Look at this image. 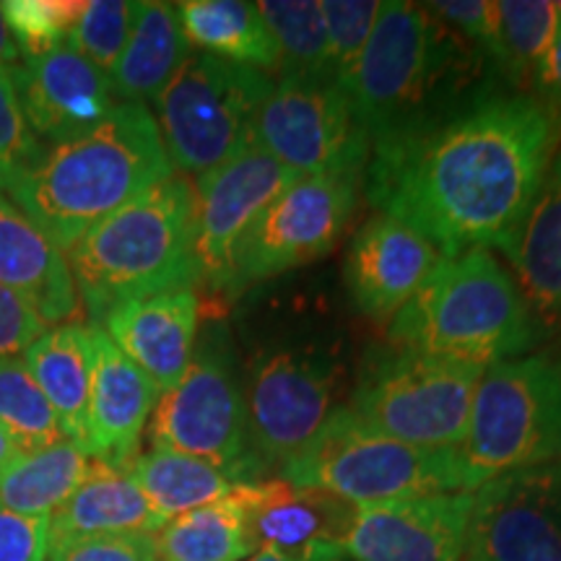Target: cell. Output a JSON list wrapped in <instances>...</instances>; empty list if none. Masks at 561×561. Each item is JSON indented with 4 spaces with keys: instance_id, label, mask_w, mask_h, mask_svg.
<instances>
[{
    "instance_id": "cell-1",
    "label": "cell",
    "mask_w": 561,
    "mask_h": 561,
    "mask_svg": "<svg viewBox=\"0 0 561 561\" xmlns=\"http://www.w3.org/2000/svg\"><path fill=\"white\" fill-rule=\"evenodd\" d=\"M561 144V115L533 94H491L455 121L369 153L367 198L445 257L502 250Z\"/></svg>"
},
{
    "instance_id": "cell-2",
    "label": "cell",
    "mask_w": 561,
    "mask_h": 561,
    "mask_svg": "<svg viewBox=\"0 0 561 561\" xmlns=\"http://www.w3.org/2000/svg\"><path fill=\"white\" fill-rule=\"evenodd\" d=\"M486 55L430 5L382 3L348 94L371 151L455 121L496 94ZM369 151V153H371Z\"/></svg>"
},
{
    "instance_id": "cell-3",
    "label": "cell",
    "mask_w": 561,
    "mask_h": 561,
    "mask_svg": "<svg viewBox=\"0 0 561 561\" xmlns=\"http://www.w3.org/2000/svg\"><path fill=\"white\" fill-rule=\"evenodd\" d=\"M172 174L151 110L117 102L100 125L47 146L34 170L3 193L66 252L91 227Z\"/></svg>"
},
{
    "instance_id": "cell-4",
    "label": "cell",
    "mask_w": 561,
    "mask_h": 561,
    "mask_svg": "<svg viewBox=\"0 0 561 561\" xmlns=\"http://www.w3.org/2000/svg\"><path fill=\"white\" fill-rule=\"evenodd\" d=\"M66 261L94 328L133 299L195 286L193 185L178 172L157 182L91 227Z\"/></svg>"
},
{
    "instance_id": "cell-5",
    "label": "cell",
    "mask_w": 561,
    "mask_h": 561,
    "mask_svg": "<svg viewBox=\"0 0 561 561\" xmlns=\"http://www.w3.org/2000/svg\"><path fill=\"white\" fill-rule=\"evenodd\" d=\"M541 339L512 273L483 248L445 257L390 320L392 346L481 367L517 359Z\"/></svg>"
},
{
    "instance_id": "cell-6",
    "label": "cell",
    "mask_w": 561,
    "mask_h": 561,
    "mask_svg": "<svg viewBox=\"0 0 561 561\" xmlns=\"http://www.w3.org/2000/svg\"><path fill=\"white\" fill-rule=\"evenodd\" d=\"M455 458L471 494L504 473L561 462V356L489 364Z\"/></svg>"
},
{
    "instance_id": "cell-7",
    "label": "cell",
    "mask_w": 561,
    "mask_h": 561,
    "mask_svg": "<svg viewBox=\"0 0 561 561\" xmlns=\"http://www.w3.org/2000/svg\"><path fill=\"white\" fill-rule=\"evenodd\" d=\"M278 479L320 489L354 507L462 491L455 450H421L371 430L339 405Z\"/></svg>"
},
{
    "instance_id": "cell-8",
    "label": "cell",
    "mask_w": 561,
    "mask_h": 561,
    "mask_svg": "<svg viewBox=\"0 0 561 561\" xmlns=\"http://www.w3.org/2000/svg\"><path fill=\"white\" fill-rule=\"evenodd\" d=\"M276 87L265 70L191 53L153 102L174 172L201 178L252 146L255 117Z\"/></svg>"
},
{
    "instance_id": "cell-9",
    "label": "cell",
    "mask_w": 561,
    "mask_h": 561,
    "mask_svg": "<svg viewBox=\"0 0 561 561\" xmlns=\"http://www.w3.org/2000/svg\"><path fill=\"white\" fill-rule=\"evenodd\" d=\"M481 364L439 359L411 348L371 351L348 409L371 430L421 450H458L466 437Z\"/></svg>"
},
{
    "instance_id": "cell-10",
    "label": "cell",
    "mask_w": 561,
    "mask_h": 561,
    "mask_svg": "<svg viewBox=\"0 0 561 561\" xmlns=\"http://www.w3.org/2000/svg\"><path fill=\"white\" fill-rule=\"evenodd\" d=\"M149 439L153 450L206 460L240 483L265 481L252 460L248 403L219 328L195 343L191 367L174 388L159 396Z\"/></svg>"
},
{
    "instance_id": "cell-11",
    "label": "cell",
    "mask_w": 561,
    "mask_h": 561,
    "mask_svg": "<svg viewBox=\"0 0 561 561\" xmlns=\"http://www.w3.org/2000/svg\"><path fill=\"white\" fill-rule=\"evenodd\" d=\"M343 364L318 343H278L250 364L248 430L257 471H280L339 409Z\"/></svg>"
},
{
    "instance_id": "cell-12",
    "label": "cell",
    "mask_w": 561,
    "mask_h": 561,
    "mask_svg": "<svg viewBox=\"0 0 561 561\" xmlns=\"http://www.w3.org/2000/svg\"><path fill=\"white\" fill-rule=\"evenodd\" d=\"M252 146L297 178H364L369 138L354 100L331 79H276L252 130Z\"/></svg>"
},
{
    "instance_id": "cell-13",
    "label": "cell",
    "mask_w": 561,
    "mask_h": 561,
    "mask_svg": "<svg viewBox=\"0 0 561 561\" xmlns=\"http://www.w3.org/2000/svg\"><path fill=\"white\" fill-rule=\"evenodd\" d=\"M359 178H299L257 216L231 263L229 294L328 255L354 219Z\"/></svg>"
},
{
    "instance_id": "cell-14",
    "label": "cell",
    "mask_w": 561,
    "mask_h": 561,
    "mask_svg": "<svg viewBox=\"0 0 561 561\" xmlns=\"http://www.w3.org/2000/svg\"><path fill=\"white\" fill-rule=\"evenodd\" d=\"M297 174L257 149H248L221 167L195 178L193 185V268L195 280L229 291L237 248L257 216Z\"/></svg>"
},
{
    "instance_id": "cell-15",
    "label": "cell",
    "mask_w": 561,
    "mask_h": 561,
    "mask_svg": "<svg viewBox=\"0 0 561 561\" xmlns=\"http://www.w3.org/2000/svg\"><path fill=\"white\" fill-rule=\"evenodd\" d=\"M462 561H561V462L476 489Z\"/></svg>"
},
{
    "instance_id": "cell-16",
    "label": "cell",
    "mask_w": 561,
    "mask_h": 561,
    "mask_svg": "<svg viewBox=\"0 0 561 561\" xmlns=\"http://www.w3.org/2000/svg\"><path fill=\"white\" fill-rule=\"evenodd\" d=\"M252 553L291 561H348L343 553L359 507L320 489L265 479L237 486Z\"/></svg>"
},
{
    "instance_id": "cell-17",
    "label": "cell",
    "mask_w": 561,
    "mask_h": 561,
    "mask_svg": "<svg viewBox=\"0 0 561 561\" xmlns=\"http://www.w3.org/2000/svg\"><path fill=\"white\" fill-rule=\"evenodd\" d=\"M471 510V491L359 507L343 553L348 561H462Z\"/></svg>"
},
{
    "instance_id": "cell-18",
    "label": "cell",
    "mask_w": 561,
    "mask_h": 561,
    "mask_svg": "<svg viewBox=\"0 0 561 561\" xmlns=\"http://www.w3.org/2000/svg\"><path fill=\"white\" fill-rule=\"evenodd\" d=\"M442 261L445 255L430 237L377 214L351 240L343 278L356 310L371 320H392Z\"/></svg>"
},
{
    "instance_id": "cell-19",
    "label": "cell",
    "mask_w": 561,
    "mask_h": 561,
    "mask_svg": "<svg viewBox=\"0 0 561 561\" xmlns=\"http://www.w3.org/2000/svg\"><path fill=\"white\" fill-rule=\"evenodd\" d=\"M13 73L26 123L45 146H58L91 130L117 104L110 76L68 42L39 58L21 60Z\"/></svg>"
},
{
    "instance_id": "cell-20",
    "label": "cell",
    "mask_w": 561,
    "mask_h": 561,
    "mask_svg": "<svg viewBox=\"0 0 561 561\" xmlns=\"http://www.w3.org/2000/svg\"><path fill=\"white\" fill-rule=\"evenodd\" d=\"M91 351L94 364L81 450L94 462L130 468L161 392L102 328L91 325Z\"/></svg>"
},
{
    "instance_id": "cell-21",
    "label": "cell",
    "mask_w": 561,
    "mask_h": 561,
    "mask_svg": "<svg viewBox=\"0 0 561 561\" xmlns=\"http://www.w3.org/2000/svg\"><path fill=\"white\" fill-rule=\"evenodd\" d=\"M198 325V294L193 286H180L121 305L104 318L102 331L159 392H167L191 367Z\"/></svg>"
},
{
    "instance_id": "cell-22",
    "label": "cell",
    "mask_w": 561,
    "mask_h": 561,
    "mask_svg": "<svg viewBox=\"0 0 561 561\" xmlns=\"http://www.w3.org/2000/svg\"><path fill=\"white\" fill-rule=\"evenodd\" d=\"M538 331H561V144L520 227L500 250Z\"/></svg>"
},
{
    "instance_id": "cell-23",
    "label": "cell",
    "mask_w": 561,
    "mask_h": 561,
    "mask_svg": "<svg viewBox=\"0 0 561 561\" xmlns=\"http://www.w3.org/2000/svg\"><path fill=\"white\" fill-rule=\"evenodd\" d=\"M0 286L19 291L50 322H70L81 301L70 278L66 252L0 191Z\"/></svg>"
},
{
    "instance_id": "cell-24",
    "label": "cell",
    "mask_w": 561,
    "mask_h": 561,
    "mask_svg": "<svg viewBox=\"0 0 561 561\" xmlns=\"http://www.w3.org/2000/svg\"><path fill=\"white\" fill-rule=\"evenodd\" d=\"M161 525L130 468L91 460L87 479L50 517V546L112 533H157Z\"/></svg>"
},
{
    "instance_id": "cell-25",
    "label": "cell",
    "mask_w": 561,
    "mask_h": 561,
    "mask_svg": "<svg viewBox=\"0 0 561 561\" xmlns=\"http://www.w3.org/2000/svg\"><path fill=\"white\" fill-rule=\"evenodd\" d=\"M191 53L174 3H138L130 37L110 73L115 102L153 104Z\"/></svg>"
},
{
    "instance_id": "cell-26",
    "label": "cell",
    "mask_w": 561,
    "mask_h": 561,
    "mask_svg": "<svg viewBox=\"0 0 561 561\" xmlns=\"http://www.w3.org/2000/svg\"><path fill=\"white\" fill-rule=\"evenodd\" d=\"M24 364L42 396L53 405L70 442L83 445L91 392V325L62 322L47 328L24 351Z\"/></svg>"
},
{
    "instance_id": "cell-27",
    "label": "cell",
    "mask_w": 561,
    "mask_h": 561,
    "mask_svg": "<svg viewBox=\"0 0 561 561\" xmlns=\"http://www.w3.org/2000/svg\"><path fill=\"white\" fill-rule=\"evenodd\" d=\"M187 45L237 66L278 73V47L257 11L244 0H185L174 3Z\"/></svg>"
},
{
    "instance_id": "cell-28",
    "label": "cell",
    "mask_w": 561,
    "mask_h": 561,
    "mask_svg": "<svg viewBox=\"0 0 561 561\" xmlns=\"http://www.w3.org/2000/svg\"><path fill=\"white\" fill-rule=\"evenodd\" d=\"M91 458L62 439L37 453H21L0 471V510L26 517H53L87 479Z\"/></svg>"
},
{
    "instance_id": "cell-29",
    "label": "cell",
    "mask_w": 561,
    "mask_h": 561,
    "mask_svg": "<svg viewBox=\"0 0 561 561\" xmlns=\"http://www.w3.org/2000/svg\"><path fill=\"white\" fill-rule=\"evenodd\" d=\"M130 473L164 523L185 512L227 500L231 491L240 486V481L221 471L219 466L170 450L140 453L133 460Z\"/></svg>"
},
{
    "instance_id": "cell-30",
    "label": "cell",
    "mask_w": 561,
    "mask_h": 561,
    "mask_svg": "<svg viewBox=\"0 0 561 561\" xmlns=\"http://www.w3.org/2000/svg\"><path fill=\"white\" fill-rule=\"evenodd\" d=\"M557 32L559 16L551 0H494V32L486 58L510 87L530 94Z\"/></svg>"
},
{
    "instance_id": "cell-31",
    "label": "cell",
    "mask_w": 561,
    "mask_h": 561,
    "mask_svg": "<svg viewBox=\"0 0 561 561\" xmlns=\"http://www.w3.org/2000/svg\"><path fill=\"white\" fill-rule=\"evenodd\" d=\"M153 538L159 561H244L252 557L237 489L227 500L172 517Z\"/></svg>"
},
{
    "instance_id": "cell-32",
    "label": "cell",
    "mask_w": 561,
    "mask_h": 561,
    "mask_svg": "<svg viewBox=\"0 0 561 561\" xmlns=\"http://www.w3.org/2000/svg\"><path fill=\"white\" fill-rule=\"evenodd\" d=\"M257 11L278 47V79H331L320 0H265Z\"/></svg>"
},
{
    "instance_id": "cell-33",
    "label": "cell",
    "mask_w": 561,
    "mask_h": 561,
    "mask_svg": "<svg viewBox=\"0 0 561 561\" xmlns=\"http://www.w3.org/2000/svg\"><path fill=\"white\" fill-rule=\"evenodd\" d=\"M0 430L19 453H37L68 439L21 356L0 359Z\"/></svg>"
},
{
    "instance_id": "cell-34",
    "label": "cell",
    "mask_w": 561,
    "mask_h": 561,
    "mask_svg": "<svg viewBox=\"0 0 561 561\" xmlns=\"http://www.w3.org/2000/svg\"><path fill=\"white\" fill-rule=\"evenodd\" d=\"M320 5L322 19H325L331 79L348 91L382 3L377 0H320Z\"/></svg>"
},
{
    "instance_id": "cell-35",
    "label": "cell",
    "mask_w": 561,
    "mask_h": 561,
    "mask_svg": "<svg viewBox=\"0 0 561 561\" xmlns=\"http://www.w3.org/2000/svg\"><path fill=\"white\" fill-rule=\"evenodd\" d=\"M81 11L83 3L79 0H9L3 3L5 24L16 42L21 60L39 58L66 45Z\"/></svg>"
},
{
    "instance_id": "cell-36",
    "label": "cell",
    "mask_w": 561,
    "mask_h": 561,
    "mask_svg": "<svg viewBox=\"0 0 561 561\" xmlns=\"http://www.w3.org/2000/svg\"><path fill=\"white\" fill-rule=\"evenodd\" d=\"M136 11L138 3L130 0H87L68 45L110 76L130 37Z\"/></svg>"
},
{
    "instance_id": "cell-37",
    "label": "cell",
    "mask_w": 561,
    "mask_h": 561,
    "mask_svg": "<svg viewBox=\"0 0 561 561\" xmlns=\"http://www.w3.org/2000/svg\"><path fill=\"white\" fill-rule=\"evenodd\" d=\"M13 68H0V191L34 170L47 149L26 123Z\"/></svg>"
},
{
    "instance_id": "cell-38",
    "label": "cell",
    "mask_w": 561,
    "mask_h": 561,
    "mask_svg": "<svg viewBox=\"0 0 561 561\" xmlns=\"http://www.w3.org/2000/svg\"><path fill=\"white\" fill-rule=\"evenodd\" d=\"M47 561H159L153 533H112L50 546Z\"/></svg>"
},
{
    "instance_id": "cell-39",
    "label": "cell",
    "mask_w": 561,
    "mask_h": 561,
    "mask_svg": "<svg viewBox=\"0 0 561 561\" xmlns=\"http://www.w3.org/2000/svg\"><path fill=\"white\" fill-rule=\"evenodd\" d=\"M47 331V322L30 299L0 286V359L19 356Z\"/></svg>"
},
{
    "instance_id": "cell-40",
    "label": "cell",
    "mask_w": 561,
    "mask_h": 561,
    "mask_svg": "<svg viewBox=\"0 0 561 561\" xmlns=\"http://www.w3.org/2000/svg\"><path fill=\"white\" fill-rule=\"evenodd\" d=\"M50 517H26L0 510V561H47Z\"/></svg>"
},
{
    "instance_id": "cell-41",
    "label": "cell",
    "mask_w": 561,
    "mask_h": 561,
    "mask_svg": "<svg viewBox=\"0 0 561 561\" xmlns=\"http://www.w3.org/2000/svg\"><path fill=\"white\" fill-rule=\"evenodd\" d=\"M434 16L445 21L450 30L466 37L486 55L491 32H494V3L491 0H437L426 3Z\"/></svg>"
},
{
    "instance_id": "cell-42",
    "label": "cell",
    "mask_w": 561,
    "mask_h": 561,
    "mask_svg": "<svg viewBox=\"0 0 561 561\" xmlns=\"http://www.w3.org/2000/svg\"><path fill=\"white\" fill-rule=\"evenodd\" d=\"M533 96L549 104L551 110H557L561 115V26L553 39L551 50L546 53V58L538 66L536 81H533Z\"/></svg>"
},
{
    "instance_id": "cell-43",
    "label": "cell",
    "mask_w": 561,
    "mask_h": 561,
    "mask_svg": "<svg viewBox=\"0 0 561 561\" xmlns=\"http://www.w3.org/2000/svg\"><path fill=\"white\" fill-rule=\"evenodd\" d=\"M19 62H21V53L16 42L11 37V30L3 16V3H0V68H13L19 66Z\"/></svg>"
},
{
    "instance_id": "cell-44",
    "label": "cell",
    "mask_w": 561,
    "mask_h": 561,
    "mask_svg": "<svg viewBox=\"0 0 561 561\" xmlns=\"http://www.w3.org/2000/svg\"><path fill=\"white\" fill-rule=\"evenodd\" d=\"M19 455L21 453L16 450V447H13V442L9 439V434L0 430V471H3V468L9 466V462L16 460Z\"/></svg>"
},
{
    "instance_id": "cell-45",
    "label": "cell",
    "mask_w": 561,
    "mask_h": 561,
    "mask_svg": "<svg viewBox=\"0 0 561 561\" xmlns=\"http://www.w3.org/2000/svg\"><path fill=\"white\" fill-rule=\"evenodd\" d=\"M244 561H291V559H280V557H271V553H252Z\"/></svg>"
},
{
    "instance_id": "cell-46",
    "label": "cell",
    "mask_w": 561,
    "mask_h": 561,
    "mask_svg": "<svg viewBox=\"0 0 561 561\" xmlns=\"http://www.w3.org/2000/svg\"><path fill=\"white\" fill-rule=\"evenodd\" d=\"M553 5H557V16H559V26H561V0H559V3H553Z\"/></svg>"
}]
</instances>
